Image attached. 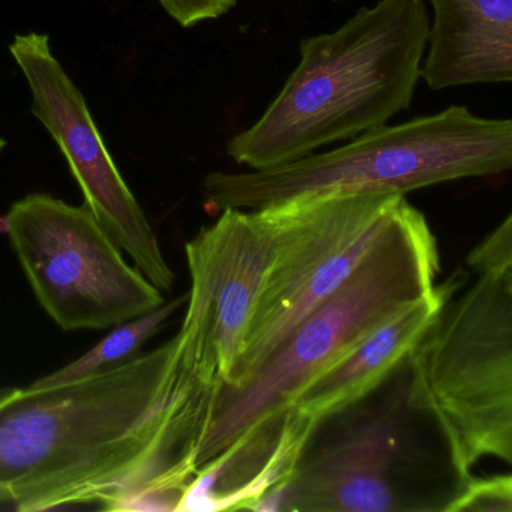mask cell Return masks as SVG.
<instances>
[{
    "label": "cell",
    "mask_w": 512,
    "mask_h": 512,
    "mask_svg": "<svg viewBox=\"0 0 512 512\" xmlns=\"http://www.w3.org/2000/svg\"><path fill=\"white\" fill-rule=\"evenodd\" d=\"M220 389L176 335L79 382L0 389V508L176 511Z\"/></svg>",
    "instance_id": "cell-1"
},
{
    "label": "cell",
    "mask_w": 512,
    "mask_h": 512,
    "mask_svg": "<svg viewBox=\"0 0 512 512\" xmlns=\"http://www.w3.org/2000/svg\"><path fill=\"white\" fill-rule=\"evenodd\" d=\"M428 28L424 0H379L337 31L304 38L298 67L227 154L272 169L388 124L415 97Z\"/></svg>",
    "instance_id": "cell-2"
},
{
    "label": "cell",
    "mask_w": 512,
    "mask_h": 512,
    "mask_svg": "<svg viewBox=\"0 0 512 512\" xmlns=\"http://www.w3.org/2000/svg\"><path fill=\"white\" fill-rule=\"evenodd\" d=\"M439 272L433 232L404 197L352 277L295 326L244 385L220 389L197 445V472L257 424L283 416L377 326L433 292Z\"/></svg>",
    "instance_id": "cell-3"
},
{
    "label": "cell",
    "mask_w": 512,
    "mask_h": 512,
    "mask_svg": "<svg viewBox=\"0 0 512 512\" xmlns=\"http://www.w3.org/2000/svg\"><path fill=\"white\" fill-rule=\"evenodd\" d=\"M512 167V122L451 106L404 124L382 125L352 142L293 163L250 172H212L203 194L212 211H256L302 196L401 194Z\"/></svg>",
    "instance_id": "cell-4"
},
{
    "label": "cell",
    "mask_w": 512,
    "mask_h": 512,
    "mask_svg": "<svg viewBox=\"0 0 512 512\" xmlns=\"http://www.w3.org/2000/svg\"><path fill=\"white\" fill-rule=\"evenodd\" d=\"M455 295L407 358L404 403L436 422L463 487L482 458L512 463V272Z\"/></svg>",
    "instance_id": "cell-5"
},
{
    "label": "cell",
    "mask_w": 512,
    "mask_h": 512,
    "mask_svg": "<svg viewBox=\"0 0 512 512\" xmlns=\"http://www.w3.org/2000/svg\"><path fill=\"white\" fill-rule=\"evenodd\" d=\"M404 197L322 194L259 209L271 230V262L227 388L244 385L292 329L352 277Z\"/></svg>",
    "instance_id": "cell-6"
},
{
    "label": "cell",
    "mask_w": 512,
    "mask_h": 512,
    "mask_svg": "<svg viewBox=\"0 0 512 512\" xmlns=\"http://www.w3.org/2000/svg\"><path fill=\"white\" fill-rule=\"evenodd\" d=\"M0 229L41 308L64 331L115 328L166 302L85 205L29 194L8 209Z\"/></svg>",
    "instance_id": "cell-7"
},
{
    "label": "cell",
    "mask_w": 512,
    "mask_h": 512,
    "mask_svg": "<svg viewBox=\"0 0 512 512\" xmlns=\"http://www.w3.org/2000/svg\"><path fill=\"white\" fill-rule=\"evenodd\" d=\"M10 53L31 89L32 112L58 143L86 208L133 265L161 292H170L175 272L157 233L116 167L85 97L53 53L50 38L38 32L16 35Z\"/></svg>",
    "instance_id": "cell-8"
},
{
    "label": "cell",
    "mask_w": 512,
    "mask_h": 512,
    "mask_svg": "<svg viewBox=\"0 0 512 512\" xmlns=\"http://www.w3.org/2000/svg\"><path fill=\"white\" fill-rule=\"evenodd\" d=\"M271 253L259 209H223L185 247L191 290L176 337L182 365L203 385L232 383Z\"/></svg>",
    "instance_id": "cell-9"
},
{
    "label": "cell",
    "mask_w": 512,
    "mask_h": 512,
    "mask_svg": "<svg viewBox=\"0 0 512 512\" xmlns=\"http://www.w3.org/2000/svg\"><path fill=\"white\" fill-rule=\"evenodd\" d=\"M398 406L361 419L304 461L286 485L289 512L412 511L398 487Z\"/></svg>",
    "instance_id": "cell-10"
},
{
    "label": "cell",
    "mask_w": 512,
    "mask_h": 512,
    "mask_svg": "<svg viewBox=\"0 0 512 512\" xmlns=\"http://www.w3.org/2000/svg\"><path fill=\"white\" fill-rule=\"evenodd\" d=\"M421 79L433 91L512 80V0H430Z\"/></svg>",
    "instance_id": "cell-11"
},
{
    "label": "cell",
    "mask_w": 512,
    "mask_h": 512,
    "mask_svg": "<svg viewBox=\"0 0 512 512\" xmlns=\"http://www.w3.org/2000/svg\"><path fill=\"white\" fill-rule=\"evenodd\" d=\"M460 287L452 277L392 314L347 358L307 386L293 409L320 425L361 403L407 361L431 320Z\"/></svg>",
    "instance_id": "cell-12"
},
{
    "label": "cell",
    "mask_w": 512,
    "mask_h": 512,
    "mask_svg": "<svg viewBox=\"0 0 512 512\" xmlns=\"http://www.w3.org/2000/svg\"><path fill=\"white\" fill-rule=\"evenodd\" d=\"M184 299L164 302L160 307L134 317L127 322L116 325L115 329L97 346L92 347L85 355L70 362L65 367L40 377L31 383L35 388H50V386L68 385L79 382L86 377L95 376L107 368L115 367L139 353L143 344L154 338L169 322L170 317L181 307Z\"/></svg>",
    "instance_id": "cell-13"
},
{
    "label": "cell",
    "mask_w": 512,
    "mask_h": 512,
    "mask_svg": "<svg viewBox=\"0 0 512 512\" xmlns=\"http://www.w3.org/2000/svg\"><path fill=\"white\" fill-rule=\"evenodd\" d=\"M448 512H512L511 475L469 478L451 502Z\"/></svg>",
    "instance_id": "cell-14"
},
{
    "label": "cell",
    "mask_w": 512,
    "mask_h": 512,
    "mask_svg": "<svg viewBox=\"0 0 512 512\" xmlns=\"http://www.w3.org/2000/svg\"><path fill=\"white\" fill-rule=\"evenodd\" d=\"M467 265L476 275L512 272V215H506L484 241L467 256Z\"/></svg>",
    "instance_id": "cell-15"
},
{
    "label": "cell",
    "mask_w": 512,
    "mask_h": 512,
    "mask_svg": "<svg viewBox=\"0 0 512 512\" xmlns=\"http://www.w3.org/2000/svg\"><path fill=\"white\" fill-rule=\"evenodd\" d=\"M163 10L182 28H193L206 20L226 16L238 0H157Z\"/></svg>",
    "instance_id": "cell-16"
},
{
    "label": "cell",
    "mask_w": 512,
    "mask_h": 512,
    "mask_svg": "<svg viewBox=\"0 0 512 512\" xmlns=\"http://www.w3.org/2000/svg\"><path fill=\"white\" fill-rule=\"evenodd\" d=\"M5 146H7V142H5V140L2 139V137H0V154H2V151H4Z\"/></svg>",
    "instance_id": "cell-17"
}]
</instances>
